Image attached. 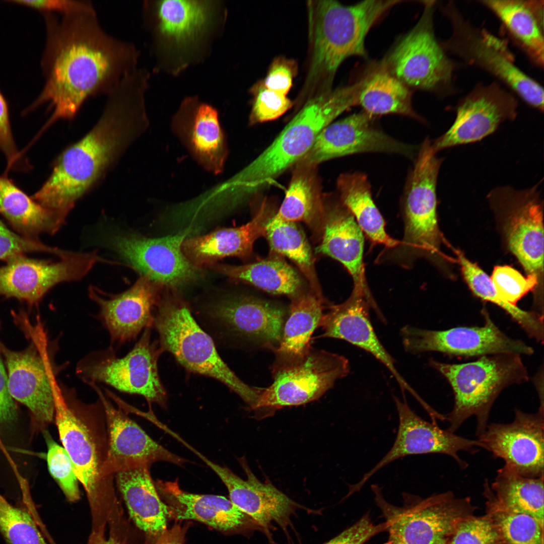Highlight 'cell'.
Returning <instances> with one entry per match:
<instances>
[{
	"label": "cell",
	"instance_id": "d590c367",
	"mask_svg": "<svg viewBox=\"0 0 544 544\" xmlns=\"http://www.w3.org/2000/svg\"><path fill=\"white\" fill-rule=\"evenodd\" d=\"M281 343L273 352L272 366L290 364L304 358L309 352L311 336L319 327L325 309L323 296L310 291L291 297Z\"/></svg>",
	"mask_w": 544,
	"mask_h": 544
},
{
	"label": "cell",
	"instance_id": "7bdbcfd3",
	"mask_svg": "<svg viewBox=\"0 0 544 544\" xmlns=\"http://www.w3.org/2000/svg\"><path fill=\"white\" fill-rule=\"evenodd\" d=\"M273 216L266 226L265 235L271 251L294 262L309 282L311 291L323 296L310 245L302 230L295 223L277 220Z\"/></svg>",
	"mask_w": 544,
	"mask_h": 544
},
{
	"label": "cell",
	"instance_id": "bcb514c9",
	"mask_svg": "<svg viewBox=\"0 0 544 544\" xmlns=\"http://www.w3.org/2000/svg\"><path fill=\"white\" fill-rule=\"evenodd\" d=\"M44 431L49 472L67 499L71 502L76 501L80 499V493L72 460L64 448L53 440L47 431Z\"/></svg>",
	"mask_w": 544,
	"mask_h": 544
},
{
	"label": "cell",
	"instance_id": "b9f144b4",
	"mask_svg": "<svg viewBox=\"0 0 544 544\" xmlns=\"http://www.w3.org/2000/svg\"><path fill=\"white\" fill-rule=\"evenodd\" d=\"M463 278L472 293L505 310L530 337L543 342V315L519 308L505 302L498 296L491 278L476 263L469 260L460 250H455Z\"/></svg>",
	"mask_w": 544,
	"mask_h": 544
},
{
	"label": "cell",
	"instance_id": "277c9868",
	"mask_svg": "<svg viewBox=\"0 0 544 544\" xmlns=\"http://www.w3.org/2000/svg\"><path fill=\"white\" fill-rule=\"evenodd\" d=\"M53 393L54 420L60 440L86 491L93 528L104 527L117 508V502L114 479L103 477L102 472L108 451L103 409L99 412L98 406L81 402L70 391L61 390L57 383Z\"/></svg>",
	"mask_w": 544,
	"mask_h": 544
},
{
	"label": "cell",
	"instance_id": "30bf717a",
	"mask_svg": "<svg viewBox=\"0 0 544 544\" xmlns=\"http://www.w3.org/2000/svg\"><path fill=\"white\" fill-rule=\"evenodd\" d=\"M442 11L451 25V36L441 44L445 52L490 73L528 105L543 112L542 87L515 64L503 40L472 24L452 2L442 7Z\"/></svg>",
	"mask_w": 544,
	"mask_h": 544
},
{
	"label": "cell",
	"instance_id": "8992f818",
	"mask_svg": "<svg viewBox=\"0 0 544 544\" xmlns=\"http://www.w3.org/2000/svg\"><path fill=\"white\" fill-rule=\"evenodd\" d=\"M355 105L354 94L347 87L305 102L274 141L236 177L234 184L240 196L244 199L255 195L294 166L321 131Z\"/></svg>",
	"mask_w": 544,
	"mask_h": 544
},
{
	"label": "cell",
	"instance_id": "484cf974",
	"mask_svg": "<svg viewBox=\"0 0 544 544\" xmlns=\"http://www.w3.org/2000/svg\"><path fill=\"white\" fill-rule=\"evenodd\" d=\"M209 312L230 333L273 352L281 343L288 314L277 304L245 295L222 298L210 306Z\"/></svg>",
	"mask_w": 544,
	"mask_h": 544
},
{
	"label": "cell",
	"instance_id": "7dc6e473",
	"mask_svg": "<svg viewBox=\"0 0 544 544\" xmlns=\"http://www.w3.org/2000/svg\"><path fill=\"white\" fill-rule=\"evenodd\" d=\"M491 279L501 299L514 305L534 289L538 280L536 275H528L525 277L509 265L495 266Z\"/></svg>",
	"mask_w": 544,
	"mask_h": 544
},
{
	"label": "cell",
	"instance_id": "7402d4cb",
	"mask_svg": "<svg viewBox=\"0 0 544 544\" xmlns=\"http://www.w3.org/2000/svg\"><path fill=\"white\" fill-rule=\"evenodd\" d=\"M510 423H491L479 436L483 448L505 465L524 477L543 476V413L528 414L515 409Z\"/></svg>",
	"mask_w": 544,
	"mask_h": 544
},
{
	"label": "cell",
	"instance_id": "db71d44e",
	"mask_svg": "<svg viewBox=\"0 0 544 544\" xmlns=\"http://www.w3.org/2000/svg\"><path fill=\"white\" fill-rule=\"evenodd\" d=\"M383 523L375 524L368 514L323 544H364L378 533L384 531Z\"/></svg>",
	"mask_w": 544,
	"mask_h": 544
},
{
	"label": "cell",
	"instance_id": "5b68a950",
	"mask_svg": "<svg viewBox=\"0 0 544 544\" xmlns=\"http://www.w3.org/2000/svg\"><path fill=\"white\" fill-rule=\"evenodd\" d=\"M142 12L152 39L154 69L173 75L205 57L227 16L218 1H146Z\"/></svg>",
	"mask_w": 544,
	"mask_h": 544
},
{
	"label": "cell",
	"instance_id": "d6986e66",
	"mask_svg": "<svg viewBox=\"0 0 544 544\" xmlns=\"http://www.w3.org/2000/svg\"><path fill=\"white\" fill-rule=\"evenodd\" d=\"M518 102L498 82L477 85L459 102L451 127L432 142L437 154L441 150L479 141L493 133L503 122L516 117Z\"/></svg>",
	"mask_w": 544,
	"mask_h": 544
},
{
	"label": "cell",
	"instance_id": "8d00e7d4",
	"mask_svg": "<svg viewBox=\"0 0 544 544\" xmlns=\"http://www.w3.org/2000/svg\"><path fill=\"white\" fill-rule=\"evenodd\" d=\"M285 198L273 216L286 222H303L315 230L322 228L323 194L318 166L297 162Z\"/></svg>",
	"mask_w": 544,
	"mask_h": 544
},
{
	"label": "cell",
	"instance_id": "ffe728a7",
	"mask_svg": "<svg viewBox=\"0 0 544 544\" xmlns=\"http://www.w3.org/2000/svg\"><path fill=\"white\" fill-rule=\"evenodd\" d=\"M102 260L96 252H73L56 262L13 257L0 266V295L36 303L55 285L80 280Z\"/></svg>",
	"mask_w": 544,
	"mask_h": 544
},
{
	"label": "cell",
	"instance_id": "ac0fdd59",
	"mask_svg": "<svg viewBox=\"0 0 544 544\" xmlns=\"http://www.w3.org/2000/svg\"><path fill=\"white\" fill-rule=\"evenodd\" d=\"M394 400L399 424L393 445L358 483L350 486L353 493L359 491L373 474L398 458L413 455L442 454L452 457L464 469L468 464L459 456L458 452L464 451L474 454L480 450L481 444L478 440L465 438L447 429H442L436 422L426 421L411 409L405 398L401 400L394 397Z\"/></svg>",
	"mask_w": 544,
	"mask_h": 544
},
{
	"label": "cell",
	"instance_id": "f5cc1de1",
	"mask_svg": "<svg viewBox=\"0 0 544 544\" xmlns=\"http://www.w3.org/2000/svg\"><path fill=\"white\" fill-rule=\"evenodd\" d=\"M11 2L59 15L95 12L92 3L83 0H18Z\"/></svg>",
	"mask_w": 544,
	"mask_h": 544
},
{
	"label": "cell",
	"instance_id": "ab89813d",
	"mask_svg": "<svg viewBox=\"0 0 544 544\" xmlns=\"http://www.w3.org/2000/svg\"><path fill=\"white\" fill-rule=\"evenodd\" d=\"M338 196L355 218L364 234L373 244L385 248L396 246L398 240L385 231V222L372 197L367 176L359 172L341 174L336 182Z\"/></svg>",
	"mask_w": 544,
	"mask_h": 544
},
{
	"label": "cell",
	"instance_id": "74e56055",
	"mask_svg": "<svg viewBox=\"0 0 544 544\" xmlns=\"http://www.w3.org/2000/svg\"><path fill=\"white\" fill-rule=\"evenodd\" d=\"M0 214L20 235L32 239L56 233L66 218L40 205L5 176H0Z\"/></svg>",
	"mask_w": 544,
	"mask_h": 544
},
{
	"label": "cell",
	"instance_id": "cb8c5ba5",
	"mask_svg": "<svg viewBox=\"0 0 544 544\" xmlns=\"http://www.w3.org/2000/svg\"><path fill=\"white\" fill-rule=\"evenodd\" d=\"M105 414L108 451L102 468L103 477L114 479L118 472L163 461L181 465L184 459L172 453L151 438L120 409L115 407L94 383Z\"/></svg>",
	"mask_w": 544,
	"mask_h": 544
},
{
	"label": "cell",
	"instance_id": "d4e9b609",
	"mask_svg": "<svg viewBox=\"0 0 544 544\" xmlns=\"http://www.w3.org/2000/svg\"><path fill=\"white\" fill-rule=\"evenodd\" d=\"M379 313L370 292L354 286L349 297L343 303L328 306L319 327L323 332L320 337L341 339L372 355L391 373L404 393L405 390L415 396L416 392L398 372L395 361L379 341L372 324L369 310Z\"/></svg>",
	"mask_w": 544,
	"mask_h": 544
},
{
	"label": "cell",
	"instance_id": "83f0119b",
	"mask_svg": "<svg viewBox=\"0 0 544 544\" xmlns=\"http://www.w3.org/2000/svg\"><path fill=\"white\" fill-rule=\"evenodd\" d=\"M196 454L220 478L228 489L230 501L241 511L263 528H268L274 522L286 527L298 505L270 483L258 480L244 459H240V463L246 480L198 452Z\"/></svg>",
	"mask_w": 544,
	"mask_h": 544
},
{
	"label": "cell",
	"instance_id": "4fadbf2b",
	"mask_svg": "<svg viewBox=\"0 0 544 544\" xmlns=\"http://www.w3.org/2000/svg\"><path fill=\"white\" fill-rule=\"evenodd\" d=\"M350 369L344 356L311 347L298 361L271 366L273 381L264 388L253 410L274 412L317 400L346 377Z\"/></svg>",
	"mask_w": 544,
	"mask_h": 544
},
{
	"label": "cell",
	"instance_id": "e575fe53",
	"mask_svg": "<svg viewBox=\"0 0 544 544\" xmlns=\"http://www.w3.org/2000/svg\"><path fill=\"white\" fill-rule=\"evenodd\" d=\"M543 475L530 478L504 465L494 480L484 484L486 511L524 513L543 524Z\"/></svg>",
	"mask_w": 544,
	"mask_h": 544
},
{
	"label": "cell",
	"instance_id": "6da1fadb",
	"mask_svg": "<svg viewBox=\"0 0 544 544\" xmlns=\"http://www.w3.org/2000/svg\"><path fill=\"white\" fill-rule=\"evenodd\" d=\"M44 17L45 82L33 107L47 102L53 108L46 128L59 119H72L89 98L107 95L139 66L140 52L133 43L106 32L96 11L44 13Z\"/></svg>",
	"mask_w": 544,
	"mask_h": 544
},
{
	"label": "cell",
	"instance_id": "9a60e30c",
	"mask_svg": "<svg viewBox=\"0 0 544 544\" xmlns=\"http://www.w3.org/2000/svg\"><path fill=\"white\" fill-rule=\"evenodd\" d=\"M159 354L151 342L148 328L125 356L118 358L112 350L90 355L80 363L77 373L87 383H104L119 391L142 395L150 403L163 405L166 395L158 372Z\"/></svg>",
	"mask_w": 544,
	"mask_h": 544
},
{
	"label": "cell",
	"instance_id": "f546056e",
	"mask_svg": "<svg viewBox=\"0 0 544 544\" xmlns=\"http://www.w3.org/2000/svg\"><path fill=\"white\" fill-rule=\"evenodd\" d=\"M323 203L322 239L317 252L341 262L352 276L354 286L370 291L365 275L362 230L337 194H323Z\"/></svg>",
	"mask_w": 544,
	"mask_h": 544
},
{
	"label": "cell",
	"instance_id": "680465c9",
	"mask_svg": "<svg viewBox=\"0 0 544 544\" xmlns=\"http://www.w3.org/2000/svg\"><path fill=\"white\" fill-rule=\"evenodd\" d=\"M104 531H92L88 544H122L121 541L113 533L109 538H106Z\"/></svg>",
	"mask_w": 544,
	"mask_h": 544
},
{
	"label": "cell",
	"instance_id": "f907efd6",
	"mask_svg": "<svg viewBox=\"0 0 544 544\" xmlns=\"http://www.w3.org/2000/svg\"><path fill=\"white\" fill-rule=\"evenodd\" d=\"M41 252L56 255L60 258L69 251L48 246L37 239H32L16 234L0 221V260L10 258L27 253Z\"/></svg>",
	"mask_w": 544,
	"mask_h": 544
},
{
	"label": "cell",
	"instance_id": "9c48e42d",
	"mask_svg": "<svg viewBox=\"0 0 544 544\" xmlns=\"http://www.w3.org/2000/svg\"><path fill=\"white\" fill-rule=\"evenodd\" d=\"M371 489L388 534L383 544H447L459 523L477 509L470 498H457L451 491L426 498L404 493L403 504L396 506L385 499L378 486Z\"/></svg>",
	"mask_w": 544,
	"mask_h": 544
},
{
	"label": "cell",
	"instance_id": "44dd1931",
	"mask_svg": "<svg viewBox=\"0 0 544 544\" xmlns=\"http://www.w3.org/2000/svg\"><path fill=\"white\" fill-rule=\"evenodd\" d=\"M376 117L362 110L331 122L321 131L311 148L298 162L318 166L334 158L366 153L412 157L414 147L384 132L376 125Z\"/></svg>",
	"mask_w": 544,
	"mask_h": 544
},
{
	"label": "cell",
	"instance_id": "52a82bcc",
	"mask_svg": "<svg viewBox=\"0 0 544 544\" xmlns=\"http://www.w3.org/2000/svg\"><path fill=\"white\" fill-rule=\"evenodd\" d=\"M429 365L446 379L453 391V407L445 415L449 425L447 429L455 433L473 416L477 420L478 436L486 430L492 406L501 391L529 379L521 355L515 354L485 356L462 364L431 359Z\"/></svg>",
	"mask_w": 544,
	"mask_h": 544
},
{
	"label": "cell",
	"instance_id": "f1b7e54d",
	"mask_svg": "<svg viewBox=\"0 0 544 544\" xmlns=\"http://www.w3.org/2000/svg\"><path fill=\"white\" fill-rule=\"evenodd\" d=\"M157 286L141 276L127 290L108 298L97 288H89V297L98 305L99 318L113 342L129 341L153 323V310L159 302Z\"/></svg>",
	"mask_w": 544,
	"mask_h": 544
},
{
	"label": "cell",
	"instance_id": "8fae6325",
	"mask_svg": "<svg viewBox=\"0 0 544 544\" xmlns=\"http://www.w3.org/2000/svg\"><path fill=\"white\" fill-rule=\"evenodd\" d=\"M438 170L428 164L415 166L404 191L402 211L404 234L392 247L384 248L375 261L410 268L420 258L434 260L443 241L437 217Z\"/></svg>",
	"mask_w": 544,
	"mask_h": 544
},
{
	"label": "cell",
	"instance_id": "2e32d148",
	"mask_svg": "<svg viewBox=\"0 0 544 544\" xmlns=\"http://www.w3.org/2000/svg\"><path fill=\"white\" fill-rule=\"evenodd\" d=\"M538 185L524 189L498 186L488 194L495 211L505 217L509 249L527 275L538 277L543 270V210Z\"/></svg>",
	"mask_w": 544,
	"mask_h": 544
},
{
	"label": "cell",
	"instance_id": "5bb4252c",
	"mask_svg": "<svg viewBox=\"0 0 544 544\" xmlns=\"http://www.w3.org/2000/svg\"><path fill=\"white\" fill-rule=\"evenodd\" d=\"M194 229L149 238L134 233L116 232L108 238L109 247L130 267L157 286L177 288L194 281L200 267L184 254L182 245Z\"/></svg>",
	"mask_w": 544,
	"mask_h": 544
},
{
	"label": "cell",
	"instance_id": "4dcf8cb0",
	"mask_svg": "<svg viewBox=\"0 0 544 544\" xmlns=\"http://www.w3.org/2000/svg\"><path fill=\"white\" fill-rule=\"evenodd\" d=\"M276 212L271 202L265 199L247 224L188 237L182 243V251L188 259L199 267L213 265L218 260L229 256H246L252 251L255 241L265 236L266 226Z\"/></svg>",
	"mask_w": 544,
	"mask_h": 544
},
{
	"label": "cell",
	"instance_id": "836d02e7",
	"mask_svg": "<svg viewBox=\"0 0 544 544\" xmlns=\"http://www.w3.org/2000/svg\"><path fill=\"white\" fill-rule=\"evenodd\" d=\"M498 18L508 34L539 67L544 63L543 1L483 0Z\"/></svg>",
	"mask_w": 544,
	"mask_h": 544
},
{
	"label": "cell",
	"instance_id": "ba28073f",
	"mask_svg": "<svg viewBox=\"0 0 544 544\" xmlns=\"http://www.w3.org/2000/svg\"><path fill=\"white\" fill-rule=\"evenodd\" d=\"M162 347L185 368L216 379L237 393L252 409L264 388L247 385L219 356L211 337L198 326L184 303L165 298L157 304L154 321Z\"/></svg>",
	"mask_w": 544,
	"mask_h": 544
},
{
	"label": "cell",
	"instance_id": "f6af8a7d",
	"mask_svg": "<svg viewBox=\"0 0 544 544\" xmlns=\"http://www.w3.org/2000/svg\"><path fill=\"white\" fill-rule=\"evenodd\" d=\"M27 508L15 506L0 495V533L7 544H47Z\"/></svg>",
	"mask_w": 544,
	"mask_h": 544
},
{
	"label": "cell",
	"instance_id": "816d5d0a",
	"mask_svg": "<svg viewBox=\"0 0 544 544\" xmlns=\"http://www.w3.org/2000/svg\"><path fill=\"white\" fill-rule=\"evenodd\" d=\"M298 72L296 61L284 56L276 57L262 81L265 87L277 93L287 95Z\"/></svg>",
	"mask_w": 544,
	"mask_h": 544
},
{
	"label": "cell",
	"instance_id": "603a6c76",
	"mask_svg": "<svg viewBox=\"0 0 544 544\" xmlns=\"http://www.w3.org/2000/svg\"><path fill=\"white\" fill-rule=\"evenodd\" d=\"M39 329V343L16 352L0 346L8 369V386L14 399L27 406L42 427L54 419V386L56 382L46 353L45 335Z\"/></svg>",
	"mask_w": 544,
	"mask_h": 544
},
{
	"label": "cell",
	"instance_id": "1f68e13d",
	"mask_svg": "<svg viewBox=\"0 0 544 544\" xmlns=\"http://www.w3.org/2000/svg\"><path fill=\"white\" fill-rule=\"evenodd\" d=\"M155 485L167 506L168 518L196 520L223 531L245 524L247 515L225 497L188 493L180 488L177 481H159Z\"/></svg>",
	"mask_w": 544,
	"mask_h": 544
},
{
	"label": "cell",
	"instance_id": "9f6ffc18",
	"mask_svg": "<svg viewBox=\"0 0 544 544\" xmlns=\"http://www.w3.org/2000/svg\"><path fill=\"white\" fill-rule=\"evenodd\" d=\"M17 415V407L8 386V376L0 358V423L14 420Z\"/></svg>",
	"mask_w": 544,
	"mask_h": 544
},
{
	"label": "cell",
	"instance_id": "c3c4849f",
	"mask_svg": "<svg viewBox=\"0 0 544 544\" xmlns=\"http://www.w3.org/2000/svg\"><path fill=\"white\" fill-rule=\"evenodd\" d=\"M253 100L249 116L250 124L275 120L286 112L293 106L286 95L270 90L259 81L250 89Z\"/></svg>",
	"mask_w": 544,
	"mask_h": 544
},
{
	"label": "cell",
	"instance_id": "7a4b0ae2",
	"mask_svg": "<svg viewBox=\"0 0 544 544\" xmlns=\"http://www.w3.org/2000/svg\"><path fill=\"white\" fill-rule=\"evenodd\" d=\"M150 73L137 67L109 93L98 120L65 150L33 199L67 216L76 201L146 130Z\"/></svg>",
	"mask_w": 544,
	"mask_h": 544
},
{
	"label": "cell",
	"instance_id": "60d3db41",
	"mask_svg": "<svg viewBox=\"0 0 544 544\" xmlns=\"http://www.w3.org/2000/svg\"><path fill=\"white\" fill-rule=\"evenodd\" d=\"M228 278L249 283L274 295L290 298L301 292V281L296 271L285 261L271 257L242 265H212Z\"/></svg>",
	"mask_w": 544,
	"mask_h": 544
},
{
	"label": "cell",
	"instance_id": "6f0895ef",
	"mask_svg": "<svg viewBox=\"0 0 544 544\" xmlns=\"http://www.w3.org/2000/svg\"><path fill=\"white\" fill-rule=\"evenodd\" d=\"M186 528L176 524L167 529L156 540L155 544H185Z\"/></svg>",
	"mask_w": 544,
	"mask_h": 544
},
{
	"label": "cell",
	"instance_id": "681fc988",
	"mask_svg": "<svg viewBox=\"0 0 544 544\" xmlns=\"http://www.w3.org/2000/svg\"><path fill=\"white\" fill-rule=\"evenodd\" d=\"M447 544H497V535L487 514L472 515L459 523Z\"/></svg>",
	"mask_w": 544,
	"mask_h": 544
},
{
	"label": "cell",
	"instance_id": "f35d334b",
	"mask_svg": "<svg viewBox=\"0 0 544 544\" xmlns=\"http://www.w3.org/2000/svg\"><path fill=\"white\" fill-rule=\"evenodd\" d=\"M360 81L358 105L366 113L375 117L394 114L423 120L412 106L411 90L381 63Z\"/></svg>",
	"mask_w": 544,
	"mask_h": 544
},
{
	"label": "cell",
	"instance_id": "3957f363",
	"mask_svg": "<svg viewBox=\"0 0 544 544\" xmlns=\"http://www.w3.org/2000/svg\"><path fill=\"white\" fill-rule=\"evenodd\" d=\"M402 1H364L346 6L335 1H309L310 57L307 74L297 101L332 90L335 75L351 56L367 57L366 37L373 26Z\"/></svg>",
	"mask_w": 544,
	"mask_h": 544
},
{
	"label": "cell",
	"instance_id": "ee69618b",
	"mask_svg": "<svg viewBox=\"0 0 544 544\" xmlns=\"http://www.w3.org/2000/svg\"><path fill=\"white\" fill-rule=\"evenodd\" d=\"M497 535V544H543V524L529 515L486 511Z\"/></svg>",
	"mask_w": 544,
	"mask_h": 544
},
{
	"label": "cell",
	"instance_id": "91938a15",
	"mask_svg": "<svg viewBox=\"0 0 544 544\" xmlns=\"http://www.w3.org/2000/svg\"><path fill=\"white\" fill-rule=\"evenodd\" d=\"M0 446H2V448L4 449V446H3V444H2V441H1V438H0ZM4 450H5V449H4Z\"/></svg>",
	"mask_w": 544,
	"mask_h": 544
},
{
	"label": "cell",
	"instance_id": "11a10c76",
	"mask_svg": "<svg viewBox=\"0 0 544 544\" xmlns=\"http://www.w3.org/2000/svg\"><path fill=\"white\" fill-rule=\"evenodd\" d=\"M0 150L6 157L9 167L16 164L20 158L11 131L8 104L1 91Z\"/></svg>",
	"mask_w": 544,
	"mask_h": 544
},
{
	"label": "cell",
	"instance_id": "4316f807",
	"mask_svg": "<svg viewBox=\"0 0 544 544\" xmlns=\"http://www.w3.org/2000/svg\"><path fill=\"white\" fill-rule=\"evenodd\" d=\"M171 125L199 164L216 175L223 172L229 152L216 108L197 96L186 97L174 114Z\"/></svg>",
	"mask_w": 544,
	"mask_h": 544
},
{
	"label": "cell",
	"instance_id": "d6a6232c",
	"mask_svg": "<svg viewBox=\"0 0 544 544\" xmlns=\"http://www.w3.org/2000/svg\"><path fill=\"white\" fill-rule=\"evenodd\" d=\"M130 517L154 542L167 529L168 510L154 483L149 466L142 465L115 475Z\"/></svg>",
	"mask_w": 544,
	"mask_h": 544
},
{
	"label": "cell",
	"instance_id": "e0dca14e",
	"mask_svg": "<svg viewBox=\"0 0 544 544\" xmlns=\"http://www.w3.org/2000/svg\"><path fill=\"white\" fill-rule=\"evenodd\" d=\"M482 326H458L434 330L405 326L400 330L404 349L416 354L438 352L450 356L473 357L499 354L531 355L533 348L512 338L496 325L486 310Z\"/></svg>",
	"mask_w": 544,
	"mask_h": 544
},
{
	"label": "cell",
	"instance_id": "7c38bea8",
	"mask_svg": "<svg viewBox=\"0 0 544 544\" xmlns=\"http://www.w3.org/2000/svg\"><path fill=\"white\" fill-rule=\"evenodd\" d=\"M423 3L424 11L417 24L381 64L410 89L451 94L455 64L436 39L433 26L436 1Z\"/></svg>",
	"mask_w": 544,
	"mask_h": 544
}]
</instances>
